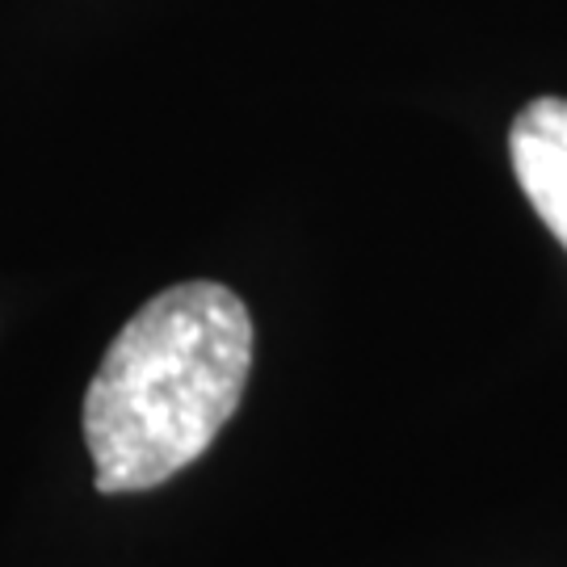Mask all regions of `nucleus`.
<instances>
[{
	"mask_svg": "<svg viewBox=\"0 0 567 567\" xmlns=\"http://www.w3.org/2000/svg\"><path fill=\"white\" fill-rule=\"evenodd\" d=\"M252 316L219 282L161 290L110 341L84 391V446L102 496L147 492L203 458L236 416Z\"/></svg>",
	"mask_w": 567,
	"mask_h": 567,
	"instance_id": "f257e3e1",
	"label": "nucleus"
},
{
	"mask_svg": "<svg viewBox=\"0 0 567 567\" xmlns=\"http://www.w3.org/2000/svg\"><path fill=\"white\" fill-rule=\"evenodd\" d=\"M508 156L529 206L567 248V97L529 102L508 131Z\"/></svg>",
	"mask_w": 567,
	"mask_h": 567,
	"instance_id": "f03ea898",
	"label": "nucleus"
}]
</instances>
